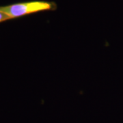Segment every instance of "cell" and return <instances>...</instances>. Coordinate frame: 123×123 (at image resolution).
<instances>
[{"instance_id":"1","label":"cell","mask_w":123,"mask_h":123,"mask_svg":"<svg viewBox=\"0 0 123 123\" xmlns=\"http://www.w3.org/2000/svg\"><path fill=\"white\" fill-rule=\"evenodd\" d=\"M56 8L53 2L46 1H31L0 6V11L10 19L22 17L28 14L37 13L46 10H53Z\"/></svg>"},{"instance_id":"2","label":"cell","mask_w":123,"mask_h":123,"mask_svg":"<svg viewBox=\"0 0 123 123\" xmlns=\"http://www.w3.org/2000/svg\"><path fill=\"white\" fill-rule=\"evenodd\" d=\"M10 18L7 16L4 13H3L2 12L0 11V23L4 22V21H6L8 20H10Z\"/></svg>"}]
</instances>
